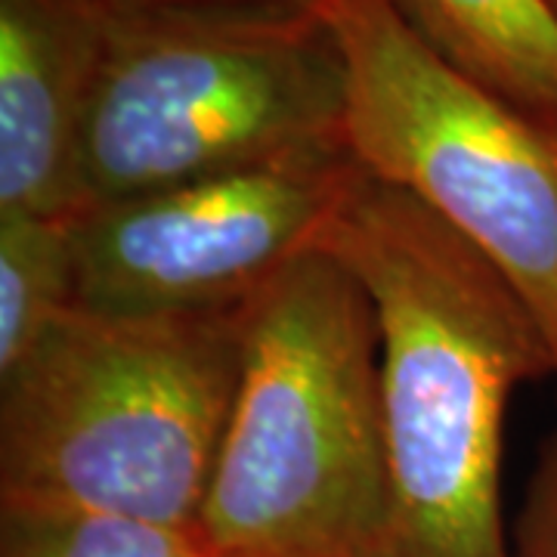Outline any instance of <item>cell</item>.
I'll return each instance as SVG.
<instances>
[{
    "mask_svg": "<svg viewBox=\"0 0 557 557\" xmlns=\"http://www.w3.org/2000/svg\"><path fill=\"white\" fill-rule=\"evenodd\" d=\"M317 245L379 317L387 515L372 557H515L505 416L520 384L555 375L533 313L474 245L359 164Z\"/></svg>",
    "mask_w": 557,
    "mask_h": 557,
    "instance_id": "cell-1",
    "label": "cell"
},
{
    "mask_svg": "<svg viewBox=\"0 0 557 557\" xmlns=\"http://www.w3.org/2000/svg\"><path fill=\"white\" fill-rule=\"evenodd\" d=\"M381 338L319 245L242 310V366L199 527L220 557H372L387 515Z\"/></svg>",
    "mask_w": 557,
    "mask_h": 557,
    "instance_id": "cell-2",
    "label": "cell"
},
{
    "mask_svg": "<svg viewBox=\"0 0 557 557\" xmlns=\"http://www.w3.org/2000/svg\"><path fill=\"white\" fill-rule=\"evenodd\" d=\"M242 310H69L0 379V505L199 527L239 384Z\"/></svg>",
    "mask_w": 557,
    "mask_h": 557,
    "instance_id": "cell-3",
    "label": "cell"
},
{
    "mask_svg": "<svg viewBox=\"0 0 557 557\" xmlns=\"http://www.w3.org/2000/svg\"><path fill=\"white\" fill-rule=\"evenodd\" d=\"M344 119L347 65L317 10L273 0L109 10L72 218L347 146Z\"/></svg>",
    "mask_w": 557,
    "mask_h": 557,
    "instance_id": "cell-4",
    "label": "cell"
},
{
    "mask_svg": "<svg viewBox=\"0 0 557 557\" xmlns=\"http://www.w3.org/2000/svg\"><path fill=\"white\" fill-rule=\"evenodd\" d=\"M319 13L347 65V152L511 282L557 375V119L458 72L391 0H325Z\"/></svg>",
    "mask_w": 557,
    "mask_h": 557,
    "instance_id": "cell-5",
    "label": "cell"
},
{
    "mask_svg": "<svg viewBox=\"0 0 557 557\" xmlns=\"http://www.w3.org/2000/svg\"><path fill=\"white\" fill-rule=\"evenodd\" d=\"M354 174V156L335 146L75 214L78 307L121 317L236 310L317 245Z\"/></svg>",
    "mask_w": 557,
    "mask_h": 557,
    "instance_id": "cell-6",
    "label": "cell"
},
{
    "mask_svg": "<svg viewBox=\"0 0 557 557\" xmlns=\"http://www.w3.org/2000/svg\"><path fill=\"white\" fill-rule=\"evenodd\" d=\"M102 0H0V218H72Z\"/></svg>",
    "mask_w": 557,
    "mask_h": 557,
    "instance_id": "cell-7",
    "label": "cell"
},
{
    "mask_svg": "<svg viewBox=\"0 0 557 557\" xmlns=\"http://www.w3.org/2000/svg\"><path fill=\"white\" fill-rule=\"evenodd\" d=\"M428 47L468 78L557 119V13L552 0H391Z\"/></svg>",
    "mask_w": 557,
    "mask_h": 557,
    "instance_id": "cell-8",
    "label": "cell"
},
{
    "mask_svg": "<svg viewBox=\"0 0 557 557\" xmlns=\"http://www.w3.org/2000/svg\"><path fill=\"white\" fill-rule=\"evenodd\" d=\"M78 307L72 218H0V379Z\"/></svg>",
    "mask_w": 557,
    "mask_h": 557,
    "instance_id": "cell-9",
    "label": "cell"
},
{
    "mask_svg": "<svg viewBox=\"0 0 557 557\" xmlns=\"http://www.w3.org/2000/svg\"><path fill=\"white\" fill-rule=\"evenodd\" d=\"M0 557H220L201 527L84 508L0 505Z\"/></svg>",
    "mask_w": 557,
    "mask_h": 557,
    "instance_id": "cell-10",
    "label": "cell"
},
{
    "mask_svg": "<svg viewBox=\"0 0 557 557\" xmlns=\"http://www.w3.org/2000/svg\"><path fill=\"white\" fill-rule=\"evenodd\" d=\"M515 557H557V440L545 449L515 533Z\"/></svg>",
    "mask_w": 557,
    "mask_h": 557,
    "instance_id": "cell-11",
    "label": "cell"
},
{
    "mask_svg": "<svg viewBox=\"0 0 557 557\" xmlns=\"http://www.w3.org/2000/svg\"><path fill=\"white\" fill-rule=\"evenodd\" d=\"M109 10H139V7H161V3H193V0H102ZM273 3H295V7H307V10H322L325 0H273Z\"/></svg>",
    "mask_w": 557,
    "mask_h": 557,
    "instance_id": "cell-12",
    "label": "cell"
},
{
    "mask_svg": "<svg viewBox=\"0 0 557 557\" xmlns=\"http://www.w3.org/2000/svg\"><path fill=\"white\" fill-rule=\"evenodd\" d=\"M552 7H555V13H557V0H552Z\"/></svg>",
    "mask_w": 557,
    "mask_h": 557,
    "instance_id": "cell-13",
    "label": "cell"
}]
</instances>
